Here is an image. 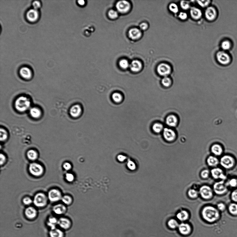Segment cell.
I'll use <instances>...</instances> for the list:
<instances>
[{"instance_id":"cell-44","label":"cell","mask_w":237,"mask_h":237,"mask_svg":"<svg viewBox=\"0 0 237 237\" xmlns=\"http://www.w3.org/2000/svg\"><path fill=\"white\" fill-rule=\"evenodd\" d=\"M217 209L219 211L223 212L227 208V206L223 202H221L218 203L217 205Z\"/></svg>"},{"instance_id":"cell-28","label":"cell","mask_w":237,"mask_h":237,"mask_svg":"<svg viewBox=\"0 0 237 237\" xmlns=\"http://www.w3.org/2000/svg\"><path fill=\"white\" fill-rule=\"evenodd\" d=\"M53 211L57 215H62L66 211V208L62 204L55 205L53 207Z\"/></svg>"},{"instance_id":"cell-23","label":"cell","mask_w":237,"mask_h":237,"mask_svg":"<svg viewBox=\"0 0 237 237\" xmlns=\"http://www.w3.org/2000/svg\"><path fill=\"white\" fill-rule=\"evenodd\" d=\"M25 216L28 218L33 219L37 216V212L36 210L32 207H29L25 210Z\"/></svg>"},{"instance_id":"cell-33","label":"cell","mask_w":237,"mask_h":237,"mask_svg":"<svg viewBox=\"0 0 237 237\" xmlns=\"http://www.w3.org/2000/svg\"><path fill=\"white\" fill-rule=\"evenodd\" d=\"M112 100L117 103H121L123 100V96L121 94L118 92L113 93L112 95Z\"/></svg>"},{"instance_id":"cell-40","label":"cell","mask_w":237,"mask_h":237,"mask_svg":"<svg viewBox=\"0 0 237 237\" xmlns=\"http://www.w3.org/2000/svg\"><path fill=\"white\" fill-rule=\"evenodd\" d=\"M169 8L170 11L174 13H177L178 12L179 9L178 5L175 3H172L170 5Z\"/></svg>"},{"instance_id":"cell-4","label":"cell","mask_w":237,"mask_h":237,"mask_svg":"<svg viewBox=\"0 0 237 237\" xmlns=\"http://www.w3.org/2000/svg\"><path fill=\"white\" fill-rule=\"evenodd\" d=\"M30 104V101L27 98L22 96L16 100L15 107L17 110L20 112H23L27 110L29 108Z\"/></svg>"},{"instance_id":"cell-39","label":"cell","mask_w":237,"mask_h":237,"mask_svg":"<svg viewBox=\"0 0 237 237\" xmlns=\"http://www.w3.org/2000/svg\"><path fill=\"white\" fill-rule=\"evenodd\" d=\"M119 65L120 67L123 69H127L130 66L129 63L127 60L124 59L120 60Z\"/></svg>"},{"instance_id":"cell-30","label":"cell","mask_w":237,"mask_h":237,"mask_svg":"<svg viewBox=\"0 0 237 237\" xmlns=\"http://www.w3.org/2000/svg\"><path fill=\"white\" fill-rule=\"evenodd\" d=\"M226 184L229 188H233V189L237 188V177H233L226 180Z\"/></svg>"},{"instance_id":"cell-43","label":"cell","mask_w":237,"mask_h":237,"mask_svg":"<svg viewBox=\"0 0 237 237\" xmlns=\"http://www.w3.org/2000/svg\"><path fill=\"white\" fill-rule=\"evenodd\" d=\"M62 200L65 204L68 205L71 204L72 202L71 198L68 195L64 196L62 198Z\"/></svg>"},{"instance_id":"cell-19","label":"cell","mask_w":237,"mask_h":237,"mask_svg":"<svg viewBox=\"0 0 237 237\" xmlns=\"http://www.w3.org/2000/svg\"><path fill=\"white\" fill-rule=\"evenodd\" d=\"M82 112L81 106L78 105H76L72 106L70 110V114L72 117H77L80 116Z\"/></svg>"},{"instance_id":"cell-54","label":"cell","mask_w":237,"mask_h":237,"mask_svg":"<svg viewBox=\"0 0 237 237\" xmlns=\"http://www.w3.org/2000/svg\"><path fill=\"white\" fill-rule=\"evenodd\" d=\"M32 200L29 197H26L23 200V202L24 204L26 205H30L32 203Z\"/></svg>"},{"instance_id":"cell-15","label":"cell","mask_w":237,"mask_h":237,"mask_svg":"<svg viewBox=\"0 0 237 237\" xmlns=\"http://www.w3.org/2000/svg\"><path fill=\"white\" fill-rule=\"evenodd\" d=\"M39 16V13L37 9L34 8L30 9L26 14V18L29 21L31 22H34L37 21Z\"/></svg>"},{"instance_id":"cell-36","label":"cell","mask_w":237,"mask_h":237,"mask_svg":"<svg viewBox=\"0 0 237 237\" xmlns=\"http://www.w3.org/2000/svg\"><path fill=\"white\" fill-rule=\"evenodd\" d=\"M27 156L28 158L30 160L34 161L36 160L37 158L38 154L34 150H31L29 151L27 153Z\"/></svg>"},{"instance_id":"cell-34","label":"cell","mask_w":237,"mask_h":237,"mask_svg":"<svg viewBox=\"0 0 237 237\" xmlns=\"http://www.w3.org/2000/svg\"><path fill=\"white\" fill-rule=\"evenodd\" d=\"M30 114L34 118H38L41 115V112L40 110L36 107L31 108L30 110Z\"/></svg>"},{"instance_id":"cell-48","label":"cell","mask_w":237,"mask_h":237,"mask_svg":"<svg viewBox=\"0 0 237 237\" xmlns=\"http://www.w3.org/2000/svg\"><path fill=\"white\" fill-rule=\"evenodd\" d=\"M1 141H4L8 137V134L6 130L4 129H1Z\"/></svg>"},{"instance_id":"cell-59","label":"cell","mask_w":237,"mask_h":237,"mask_svg":"<svg viewBox=\"0 0 237 237\" xmlns=\"http://www.w3.org/2000/svg\"><path fill=\"white\" fill-rule=\"evenodd\" d=\"M117 158L118 161L120 162H123L126 159V157L122 155H119L118 156Z\"/></svg>"},{"instance_id":"cell-37","label":"cell","mask_w":237,"mask_h":237,"mask_svg":"<svg viewBox=\"0 0 237 237\" xmlns=\"http://www.w3.org/2000/svg\"><path fill=\"white\" fill-rule=\"evenodd\" d=\"M163 126L160 123H157L154 124L152 127L154 131L157 133L160 132L162 130Z\"/></svg>"},{"instance_id":"cell-9","label":"cell","mask_w":237,"mask_h":237,"mask_svg":"<svg viewBox=\"0 0 237 237\" xmlns=\"http://www.w3.org/2000/svg\"><path fill=\"white\" fill-rule=\"evenodd\" d=\"M29 169L30 173L35 176H39L42 175L43 171L42 167L40 164L36 163L30 164Z\"/></svg>"},{"instance_id":"cell-35","label":"cell","mask_w":237,"mask_h":237,"mask_svg":"<svg viewBox=\"0 0 237 237\" xmlns=\"http://www.w3.org/2000/svg\"><path fill=\"white\" fill-rule=\"evenodd\" d=\"M168 225L171 229H174L178 227L179 225L176 220L175 219H171L168 221Z\"/></svg>"},{"instance_id":"cell-13","label":"cell","mask_w":237,"mask_h":237,"mask_svg":"<svg viewBox=\"0 0 237 237\" xmlns=\"http://www.w3.org/2000/svg\"><path fill=\"white\" fill-rule=\"evenodd\" d=\"M58 226L63 229L67 230L71 227L72 222L69 219L66 218L62 217L59 219Z\"/></svg>"},{"instance_id":"cell-12","label":"cell","mask_w":237,"mask_h":237,"mask_svg":"<svg viewBox=\"0 0 237 237\" xmlns=\"http://www.w3.org/2000/svg\"><path fill=\"white\" fill-rule=\"evenodd\" d=\"M217 58L218 61L220 63L225 65L229 63L230 57L227 53L222 51H220L217 53Z\"/></svg>"},{"instance_id":"cell-55","label":"cell","mask_w":237,"mask_h":237,"mask_svg":"<svg viewBox=\"0 0 237 237\" xmlns=\"http://www.w3.org/2000/svg\"><path fill=\"white\" fill-rule=\"evenodd\" d=\"M34 8L37 9L39 8L41 6L40 2L38 1H35L32 4Z\"/></svg>"},{"instance_id":"cell-49","label":"cell","mask_w":237,"mask_h":237,"mask_svg":"<svg viewBox=\"0 0 237 237\" xmlns=\"http://www.w3.org/2000/svg\"><path fill=\"white\" fill-rule=\"evenodd\" d=\"M198 3L202 8H205L209 5L210 3L209 1H198Z\"/></svg>"},{"instance_id":"cell-60","label":"cell","mask_w":237,"mask_h":237,"mask_svg":"<svg viewBox=\"0 0 237 237\" xmlns=\"http://www.w3.org/2000/svg\"><path fill=\"white\" fill-rule=\"evenodd\" d=\"M78 3L81 6L84 5L85 3V1H83V0H80V1H78Z\"/></svg>"},{"instance_id":"cell-53","label":"cell","mask_w":237,"mask_h":237,"mask_svg":"<svg viewBox=\"0 0 237 237\" xmlns=\"http://www.w3.org/2000/svg\"><path fill=\"white\" fill-rule=\"evenodd\" d=\"M178 17L181 20H185L188 18V15L187 13L182 12L179 14Z\"/></svg>"},{"instance_id":"cell-47","label":"cell","mask_w":237,"mask_h":237,"mask_svg":"<svg viewBox=\"0 0 237 237\" xmlns=\"http://www.w3.org/2000/svg\"><path fill=\"white\" fill-rule=\"evenodd\" d=\"M231 46V43L228 41H224L222 43V47L225 50L229 49L230 48Z\"/></svg>"},{"instance_id":"cell-56","label":"cell","mask_w":237,"mask_h":237,"mask_svg":"<svg viewBox=\"0 0 237 237\" xmlns=\"http://www.w3.org/2000/svg\"><path fill=\"white\" fill-rule=\"evenodd\" d=\"M140 27L141 30H145L148 28V25L147 23H142L140 25Z\"/></svg>"},{"instance_id":"cell-7","label":"cell","mask_w":237,"mask_h":237,"mask_svg":"<svg viewBox=\"0 0 237 237\" xmlns=\"http://www.w3.org/2000/svg\"><path fill=\"white\" fill-rule=\"evenodd\" d=\"M47 201V197L42 193H39L35 195L34 199V203L36 206L44 207L46 205Z\"/></svg>"},{"instance_id":"cell-24","label":"cell","mask_w":237,"mask_h":237,"mask_svg":"<svg viewBox=\"0 0 237 237\" xmlns=\"http://www.w3.org/2000/svg\"><path fill=\"white\" fill-rule=\"evenodd\" d=\"M207 162L209 166L215 168L217 167V166L219 165L220 161L216 157L211 156L208 158Z\"/></svg>"},{"instance_id":"cell-22","label":"cell","mask_w":237,"mask_h":237,"mask_svg":"<svg viewBox=\"0 0 237 237\" xmlns=\"http://www.w3.org/2000/svg\"><path fill=\"white\" fill-rule=\"evenodd\" d=\"M211 151L215 156H219L222 155L223 153V149L221 145L215 144L212 146Z\"/></svg>"},{"instance_id":"cell-2","label":"cell","mask_w":237,"mask_h":237,"mask_svg":"<svg viewBox=\"0 0 237 237\" xmlns=\"http://www.w3.org/2000/svg\"><path fill=\"white\" fill-rule=\"evenodd\" d=\"M220 163L222 168L225 170H232L236 164V159L234 157L229 154H225L222 156L220 159Z\"/></svg>"},{"instance_id":"cell-31","label":"cell","mask_w":237,"mask_h":237,"mask_svg":"<svg viewBox=\"0 0 237 237\" xmlns=\"http://www.w3.org/2000/svg\"><path fill=\"white\" fill-rule=\"evenodd\" d=\"M227 209L230 214L234 216L237 215V203L234 202L230 203L227 207Z\"/></svg>"},{"instance_id":"cell-20","label":"cell","mask_w":237,"mask_h":237,"mask_svg":"<svg viewBox=\"0 0 237 237\" xmlns=\"http://www.w3.org/2000/svg\"><path fill=\"white\" fill-rule=\"evenodd\" d=\"M190 14L191 17L194 20H199L202 15L201 11L200 9L195 7H193L191 8Z\"/></svg>"},{"instance_id":"cell-1","label":"cell","mask_w":237,"mask_h":237,"mask_svg":"<svg viewBox=\"0 0 237 237\" xmlns=\"http://www.w3.org/2000/svg\"><path fill=\"white\" fill-rule=\"evenodd\" d=\"M203 218L205 221L212 223L217 221L220 217V212L217 208L209 205L205 207L202 210Z\"/></svg>"},{"instance_id":"cell-14","label":"cell","mask_w":237,"mask_h":237,"mask_svg":"<svg viewBox=\"0 0 237 237\" xmlns=\"http://www.w3.org/2000/svg\"><path fill=\"white\" fill-rule=\"evenodd\" d=\"M178 229L180 233L184 235H188L191 232L192 229L189 224L182 223L179 225Z\"/></svg>"},{"instance_id":"cell-8","label":"cell","mask_w":237,"mask_h":237,"mask_svg":"<svg viewBox=\"0 0 237 237\" xmlns=\"http://www.w3.org/2000/svg\"><path fill=\"white\" fill-rule=\"evenodd\" d=\"M116 8L119 12L124 14L127 13L130 10V5L127 1H120L116 5Z\"/></svg>"},{"instance_id":"cell-52","label":"cell","mask_w":237,"mask_h":237,"mask_svg":"<svg viewBox=\"0 0 237 237\" xmlns=\"http://www.w3.org/2000/svg\"><path fill=\"white\" fill-rule=\"evenodd\" d=\"M66 178L68 181L71 182L74 179V176L72 174L67 173L66 175Z\"/></svg>"},{"instance_id":"cell-51","label":"cell","mask_w":237,"mask_h":237,"mask_svg":"<svg viewBox=\"0 0 237 237\" xmlns=\"http://www.w3.org/2000/svg\"><path fill=\"white\" fill-rule=\"evenodd\" d=\"M127 166L130 170H134L136 168V166L135 163L131 161H129L127 163Z\"/></svg>"},{"instance_id":"cell-18","label":"cell","mask_w":237,"mask_h":237,"mask_svg":"<svg viewBox=\"0 0 237 237\" xmlns=\"http://www.w3.org/2000/svg\"><path fill=\"white\" fill-rule=\"evenodd\" d=\"M142 32L139 29L136 28H132L129 32V37L133 40H137L141 37Z\"/></svg>"},{"instance_id":"cell-50","label":"cell","mask_w":237,"mask_h":237,"mask_svg":"<svg viewBox=\"0 0 237 237\" xmlns=\"http://www.w3.org/2000/svg\"><path fill=\"white\" fill-rule=\"evenodd\" d=\"M209 171L208 170H205L202 171L201 173V176L202 178H206L208 177L209 175Z\"/></svg>"},{"instance_id":"cell-21","label":"cell","mask_w":237,"mask_h":237,"mask_svg":"<svg viewBox=\"0 0 237 237\" xmlns=\"http://www.w3.org/2000/svg\"><path fill=\"white\" fill-rule=\"evenodd\" d=\"M131 71L134 72H137L141 70L142 68L141 63L138 60H134L130 65Z\"/></svg>"},{"instance_id":"cell-16","label":"cell","mask_w":237,"mask_h":237,"mask_svg":"<svg viewBox=\"0 0 237 237\" xmlns=\"http://www.w3.org/2000/svg\"><path fill=\"white\" fill-rule=\"evenodd\" d=\"M216 11L215 8L209 7L207 8L205 12V18L209 21H211L214 20L216 17Z\"/></svg>"},{"instance_id":"cell-46","label":"cell","mask_w":237,"mask_h":237,"mask_svg":"<svg viewBox=\"0 0 237 237\" xmlns=\"http://www.w3.org/2000/svg\"><path fill=\"white\" fill-rule=\"evenodd\" d=\"M108 15L110 18L115 19L118 17V14L117 11L114 10H111L109 12Z\"/></svg>"},{"instance_id":"cell-29","label":"cell","mask_w":237,"mask_h":237,"mask_svg":"<svg viewBox=\"0 0 237 237\" xmlns=\"http://www.w3.org/2000/svg\"><path fill=\"white\" fill-rule=\"evenodd\" d=\"M178 120L177 118L173 115H171L168 116L167 118L166 122L167 124L170 126L174 127H175L177 124Z\"/></svg>"},{"instance_id":"cell-58","label":"cell","mask_w":237,"mask_h":237,"mask_svg":"<svg viewBox=\"0 0 237 237\" xmlns=\"http://www.w3.org/2000/svg\"><path fill=\"white\" fill-rule=\"evenodd\" d=\"M63 168L66 170H69L71 168V164L68 163H65L64 164Z\"/></svg>"},{"instance_id":"cell-11","label":"cell","mask_w":237,"mask_h":237,"mask_svg":"<svg viewBox=\"0 0 237 237\" xmlns=\"http://www.w3.org/2000/svg\"><path fill=\"white\" fill-rule=\"evenodd\" d=\"M48 198L52 202H56L61 199L62 195L59 190L56 189L51 190L48 193Z\"/></svg>"},{"instance_id":"cell-27","label":"cell","mask_w":237,"mask_h":237,"mask_svg":"<svg viewBox=\"0 0 237 237\" xmlns=\"http://www.w3.org/2000/svg\"><path fill=\"white\" fill-rule=\"evenodd\" d=\"M49 235L50 237H64V234L61 229L56 228L50 230Z\"/></svg>"},{"instance_id":"cell-10","label":"cell","mask_w":237,"mask_h":237,"mask_svg":"<svg viewBox=\"0 0 237 237\" xmlns=\"http://www.w3.org/2000/svg\"><path fill=\"white\" fill-rule=\"evenodd\" d=\"M157 71L161 76L166 77L171 73V68L169 65L161 63L157 67Z\"/></svg>"},{"instance_id":"cell-6","label":"cell","mask_w":237,"mask_h":237,"mask_svg":"<svg viewBox=\"0 0 237 237\" xmlns=\"http://www.w3.org/2000/svg\"><path fill=\"white\" fill-rule=\"evenodd\" d=\"M199 192L201 197L205 199H211L213 196V190L208 186H202L200 188Z\"/></svg>"},{"instance_id":"cell-41","label":"cell","mask_w":237,"mask_h":237,"mask_svg":"<svg viewBox=\"0 0 237 237\" xmlns=\"http://www.w3.org/2000/svg\"><path fill=\"white\" fill-rule=\"evenodd\" d=\"M163 85L166 87H168L171 85V80L168 77L166 76L164 77L161 81Z\"/></svg>"},{"instance_id":"cell-42","label":"cell","mask_w":237,"mask_h":237,"mask_svg":"<svg viewBox=\"0 0 237 237\" xmlns=\"http://www.w3.org/2000/svg\"><path fill=\"white\" fill-rule=\"evenodd\" d=\"M188 194L189 197L192 198H196L198 196L197 191L193 189H191L188 190Z\"/></svg>"},{"instance_id":"cell-57","label":"cell","mask_w":237,"mask_h":237,"mask_svg":"<svg viewBox=\"0 0 237 237\" xmlns=\"http://www.w3.org/2000/svg\"><path fill=\"white\" fill-rule=\"evenodd\" d=\"M0 158H1V161H0L1 162H1V165H3L4 163L5 162L6 159V157L3 154H1V155H0Z\"/></svg>"},{"instance_id":"cell-45","label":"cell","mask_w":237,"mask_h":237,"mask_svg":"<svg viewBox=\"0 0 237 237\" xmlns=\"http://www.w3.org/2000/svg\"><path fill=\"white\" fill-rule=\"evenodd\" d=\"M180 5L181 8L184 10H187L190 8L189 2L188 1H182L181 2Z\"/></svg>"},{"instance_id":"cell-25","label":"cell","mask_w":237,"mask_h":237,"mask_svg":"<svg viewBox=\"0 0 237 237\" xmlns=\"http://www.w3.org/2000/svg\"><path fill=\"white\" fill-rule=\"evenodd\" d=\"M20 73L21 76L26 79H30L32 76V72L31 70L27 67L22 68Z\"/></svg>"},{"instance_id":"cell-5","label":"cell","mask_w":237,"mask_h":237,"mask_svg":"<svg viewBox=\"0 0 237 237\" xmlns=\"http://www.w3.org/2000/svg\"><path fill=\"white\" fill-rule=\"evenodd\" d=\"M212 177L215 179L226 181L227 176L223 170L219 168H215L211 171Z\"/></svg>"},{"instance_id":"cell-3","label":"cell","mask_w":237,"mask_h":237,"mask_svg":"<svg viewBox=\"0 0 237 237\" xmlns=\"http://www.w3.org/2000/svg\"><path fill=\"white\" fill-rule=\"evenodd\" d=\"M226 181L220 180L214 183L213 190L216 195H226L228 192L229 188L226 184Z\"/></svg>"},{"instance_id":"cell-32","label":"cell","mask_w":237,"mask_h":237,"mask_svg":"<svg viewBox=\"0 0 237 237\" xmlns=\"http://www.w3.org/2000/svg\"><path fill=\"white\" fill-rule=\"evenodd\" d=\"M189 214L185 210H182L178 212L176 215L178 219L182 222L187 221L189 218Z\"/></svg>"},{"instance_id":"cell-26","label":"cell","mask_w":237,"mask_h":237,"mask_svg":"<svg viewBox=\"0 0 237 237\" xmlns=\"http://www.w3.org/2000/svg\"><path fill=\"white\" fill-rule=\"evenodd\" d=\"M58 221L59 220L55 217L49 218L47 222V224L48 226L50 227V230L56 228L57 226H58Z\"/></svg>"},{"instance_id":"cell-38","label":"cell","mask_w":237,"mask_h":237,"mask_svg":"<svg viewBox=\"0 0 237 237\" xmlns=\"http://www.w3.org/2000/svg\"><path fill=\"white\" fill-rule=\"evenodd\" d=\"M230 198L232 202L237 203V188L232 191L230 195Z\"/></svg>"},{"instance_id":"cell-17","label":"cell","mask_w":237,"mask_h":237,"mask_svg":"<svg viewBox=\"0 0 237 237\" xmlns=\"http://www.w3.org/2000/svg\"><path fill=\"white\" fill-rule=\"evenodd\" d=\"M163 135L165 139L168 141H173L175 138L176 134L174 131L171 129L165 128L164 130Z\"/></svg>"}]
</instances>
